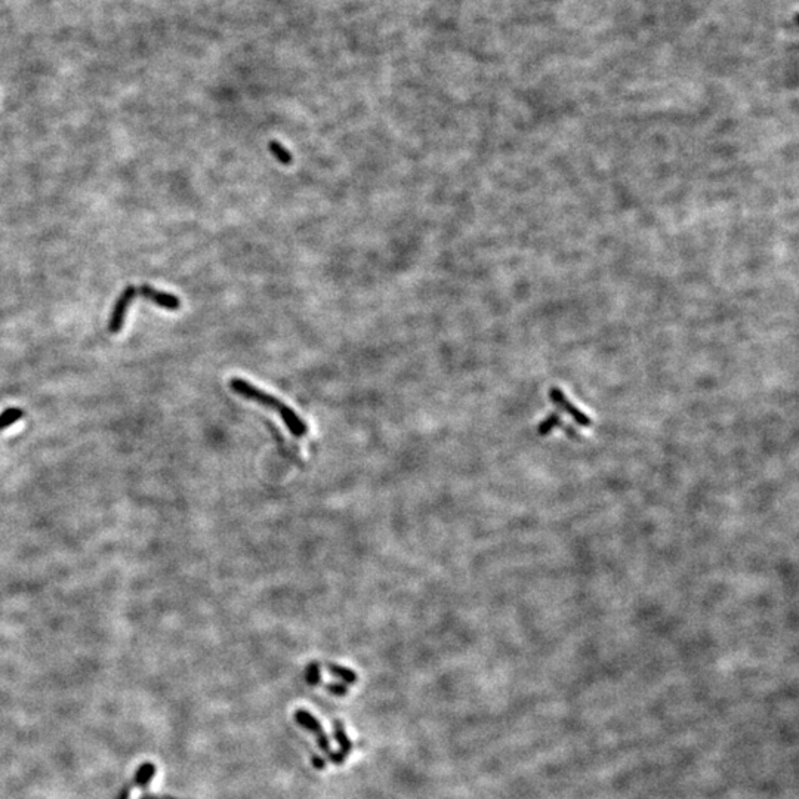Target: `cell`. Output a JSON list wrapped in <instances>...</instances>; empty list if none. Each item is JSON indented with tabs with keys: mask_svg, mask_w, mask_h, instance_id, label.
<instances>
[{
	"mask_svg": "<svg viewBox=\"0 0 799 799\" xmlns=\"http://www.w3.org/2000/svg\"><path fill=\"white\" fill-rule=\"evenodd\" d=\"M228 385L230 390L234 394H237L239 397L249 400V402H253L260 406H264L268 410H271V412L277 413L293 437L303 438L308 434L307 422H305L290 406L281 402L278 397L261 390V388H258L249 381L242 378H232L228 382Z\"/></svg>",
	"mask_w": 799,
	"mask_h": 799,
	"instance_id": "obj_1",
	"label": "cell"
},
{
	"mask_svg": "<svg viewBox=\"0 0 799 799\" xmlns=\"http://www.w3.org/2000/svg\"><path fill=\"white\" fill-rule=\"evenodd\" d=\"M295 720L299 725L305 727V730H308L310 733H313L315 736L317 740V745L324 752L327 757H331L333 752L331 749V740H329V736L324 733V728L322 727V724L319 722V720L313 716L308 711H303V709H298L295 712Z\"/></svg>",
	"mask_w": 799,
	"mask_h": 799,
	"instance_id": "obj_2",
	"label": "cell"
},
{
	"mask_svg": "<svg viewBox=\"0 0 799 799\" xmlns=\"http://www.w3.org/2000/svg\"><path fill=\"white\" fill-rule=\"evenodd\" d=\"M548 394H549L551 402L554 403L560 410H562L564 413H567L576 422V424H579L580 427H591L592 425L591 418L587 416L586 413L580 412V410L570 402V400L566 397V394L560 390V388H557V386L551 388Z\"/></svg>",
	"mask_w": 799,
	"mask_h": 799,
	"instance_id": "obj_3",
	"label": "cell"
},
{
	"mask_svg": "<svg viewBox=\"0 0 799 799\" xmlns=\"http://www.w3.org/2000/svg\"><path fill=\"white\" fill-rule=\"evenodd\" d=\"M136 295H138L136 287H134V286H129L127 289L123 290L119 301H117V303H116L113 315H111L110 332H119L120 331L122 326H123V320H125V315H126V310L129 307V303L132 302V299Z\"/></svg>",
	"mask_w": 799,
	"mask_h": 799,
	"instance_id": "obj_4",
	"label": "cell"
},
{
	"mask_svg": "<svg viewBox=\"0 0 799 799\" xmlns=\"http://www.w3.org/2000/svg\"><path fill=\"white\" fill-rule=\"evenodd\" d=\"M136 293L138 295H143L145 298H148L150 301L155 302L156 305L161 308H166V310H178L180 308V299L176 298L175 295H171V293H164L160 290H156L155 287L151 286H143V287H136Z\"/></svg>",
	"mask_w": 799,
	"mask_h": 799,
	"instance_id": "obj_5",
	"label": "cell"
},
{
	"mask_svg": "<svg viewBox=\"0 0 799 799\" xmlns=\"http://www.w3.org/2000/svg\"><path fill=\"white\" fill-rule=\"evenodd\" d=\"M333 733H335L336 743L339 745V754L344 755V757L347 758V757L351 754V750H352V742L349 740V737L347 736L344 722L340 721V720H333Z\"/></svg>",
	"mask_w": 799,
	"mask_h": 799,
	"instance_id": "obj_6",
	"label": "cell"
},
{
	"mask_svg": "<svg viewBox=\"0 0 799 799\" xmlns=\"http://www.w3.org/2000/svg\"><path fill=\"white\" fill-rule=\"evenodd\" d=\"M326 669L329 672H331L333 677L339 678L340 681H344L345 684H356L357 683V674L352 671L349 667L345 666H339L335 663H326Z\"/></svg>",
	"mask_w": 799,
	"mask_h": 799,
	"instance_id": "obj_7",
	"label": "cell"
},
{
	"mask_svg": "<svg viewBox=\"0 0 799 799\" xmlns=\"http://www.w3.org/2000/svg\"><path fill=\"white\" fill-rule=\"evenodd\" d=\"M557 427H562V420L558 413H551L537 425V434L539 436H548Z\"/></svg>",
	"mask_w": 799,
	"mask_h": 799,
	"instance_id": "obj_8",
	"label": "cell"
},
{
	"mask_svg": "<svg viewBox=\"0 0 799 799\" xmlns=\"http://www.w3.org/2000/svg\"><path fill=\"white\" fill-rule=\"evenodd\" d=\"M269 151H271V155H273L280 163H283V164H290V163H292V159H293L292 152H290L283 144L277 143V141H271V143H269Z\"/></svg>",
	"mask_w": 799,
	"mask_h": 799,
	"instance_id": "obj_9",
	"label": "cell"
},
{
	"mask_svg": "<svg viewBox=\"0 0 799 799\" xmlns=\"http://www.w3.org/2000/svg\"><path fill=\"white\" fill-rule=\"evenodd\" d=\"M22 413L19 409H9L6 412H3L0 415V429H3L9 425H13L14 422H17L19 418H22Z\"/></svg>",
	"mask_w": 799,
	"mask_h": 799,
	"instance_id": "obj_10",
	"label": "cell"
},
{
	"mask_svg": "<svg viewBox=\"0 0 799 799\" xmlns=\"http://www.w3.org/2000/svg\"><path fill=\"white\" fill-rule=\"evenodd\" d=\"M320 679H322V677H320V665H319V663H311V665L307 667V671H305V681H307V683H308L310 686H317V684H320Z\"/></svg>",
	"mask_w": 799,
	"mask_h": 799,
	"instance_id": "obj_11",
	"label": "cell"
},
{
	"mask_svg": "<svg viewBox=\"0 0 799 799\" xmlns=\"http://www.w3.org/2000/svg\"><path fill=\"white\" fill-rule=\"evenodd\" d=\"M326 690H327L329 693H331V695L339 696V697L347 696V693H348V688H347V686H344V684H327V686H326Z\"/></svg>",
	"mask_w": 799,
	"mask_h": 799,
	"instance_id": "obj_12",
	"label": "cell"
},
{
	"mask_svg": "<svg viewBox=\"0 0 799 799\" xmlns=\"http://www.w3.org/2000/svg\"><path fill=\"white\" fill-rule=\"evenodd\" d=\"M313 766H314L315 768L323 770V768H326V761H324L323 758H320V757L314 755V757H313Z\"/></svg>",
	"mask_w": 799,
	"mask_h": 799,
	"instance_id": "obj_13",
	"label": "cell"
},
{
	"mask_svg": "<svg viewBox=\"0 0 799 799\" xmlns=\"http://www.w3.org/2000/svg\"><path fill=\"white\" fill-rule=\"evenodd\" d=\"M131 793H132V789H126V791L122 793L120 799H131Z\"/></svg>",
	"mask_w": 799,
	"mask_h": 799,
	"instance_id": "obj_14",
	"label": "cell"
}]
</instances>
